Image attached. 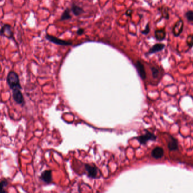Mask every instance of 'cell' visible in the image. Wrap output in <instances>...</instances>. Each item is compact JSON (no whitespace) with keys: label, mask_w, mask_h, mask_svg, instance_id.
I'll return each instance as SVG.
<instances>
[{"label":"cell","mask_w":193,"mask_h":193,"mask_svg":"<svg viewBox=\"0 0 193 193\" xmlns=\"http://www.w3.org/2000/svg\"><path fill=\"white\" fill-rule=\"evenodd\" d=\"M7 82L11 89H22L19 77L15 72L10 71L9 73L7 76Z\"/></svg>","instance_id":"obj_1"},{"label":"cell","mask_w":193,"mask_h":193,"mask_svg":"<svg viewBox=\"0 0 193 193\" xmlns=\"http://www.w3.org/2000/svg\"><path fill=\"white\" fill-rule=\"evenodd\" d=\"M145 131H146L145 134L139 136L137 137H136V139L141 145H146L149 141H156L157 138V136L156 135L146 129H145Z\"/></svg>","instance_id":"obj_2"},{"label":"cell","mask_w":193,"mask_h":193,"mask_svg":"<svg viewBox=\"0 0 193 193\" xmlns=\"http://www.w3.org/2000/svg\"><path fill=\"white\" fill-rule=\"evenodd\" d=\"M85 168L88 177L93 179H96L100 177V171L96 167L91 166L89 164H85Z\"/></svg>","instance_id":"obj_3"},{"label":"cell","mask_w":193,"mask_h":193,"mask_svg":"<svg viewBox=\"0 0 193 193\" xmlns=\"http://www.w3.org/2000/svg\"><path fill=\"white\" fill-rule=\"evenodd\" d=\"M184 27V22L182 19H179L173 25L172 33L175 37H179L182 33Z\"/></svg>","instance_id":"obj_4"},{"label":"cell","mask_w":193,"mask_h":193,"mask_svg":"<svg viewBox=\"0 0 193 193\" xmlns=\"http://www.w3.org/2000/svg\"><path fill=\"white\" fill-rule=\"evenodd\" d=\"M45 38H46L48 41L51 42L53 44H55L56 45H61V46H69L73 44V42L71 41L63 40L62 39L55 37L53 36L47 35L45 36Z\"/></svg>","instance_id":"obj_5"},{"label":"cell","mask_w":193,"mask_h":193,"mask_svg":"<svg viewBox=\"0 0 193 193\" xmlns=\"http://www.w3.org/2000/svg\"><path fill=\"white\" fill-rule=\"evenodd\" d=\"M0 35L8 38H13V32L10 24H5L0 29Z\"/></svg>","instance_id":"obj_6"},{"label":"cell","mask_w":193,"mask_h":193,"mask_svg":"<svg viewBox=\"0 0 193 193\" xmlns=\"http://www.w3.org/2000/svg\"><path fill=\"white\" fill-rule=\"evenodd\" d=\"M169 136V141L168 142V148L170 152H174L179 150V142L176 138H175L172 135Z\"/></svg>","instance_id":"obj_7"},{"label":"cell","mask_w":193,"mask_h":193,"mask_svg":"<svg viewBox=\"0 0 193 193\" xmlns=\"http://www.w3.org/2000/svg\"><path fill=\"white\" fill-rule=\"evenodd\" d=\"M13 97L14 101L18 104L23 105L24 104V99L21 89L13 90Z\"/></svg>","instance_id":"obj_8"},{"label":"cell","mask_w":193,"mask_h":193,"mask_svg":"<svg viewBox=\"0 0 193 193\" xmlns=\"http://www.w3.org/2000/svg\"><path fill=\"white\" fill-rule=\"evenodd\" d=\"M135 66L137 69L138 75L142 80H145L146 78V72L145 70V66L144 64L140 61H137L135 63Z\"/></svg>","instance_id":"obj_9"},{"label":"cell","mask_w":193,"mask_h":193,"mask_svg":"<svg viewBox=\"0 0 193 193\" xmlns=\"http://www.w3.org/2000/svg\"><path fill=\"white\" fill-rule=\"evenodd\" d=\"M152 157L155 159H159L162 158L164 155V149L160 146H156L152 150Z\"/></svg>","instance_id":"obj_10"},{"label":"cell","mask_w":193,"mask_h":193,"mask_svg":"<svg viewBox=\"0 0 193 193\" xmlns=\"http://www.w3.org/2000/svg\"><path fill=\"white\" fill-rule=\"evenodd\" d=\"M154 36L157 41H162L166 39V31L165 28L156 29L154 32Z\"/></svg>","instance_id":"obj_11"},{"label":"cell","mask_w":193,"mask_h":193,"mask_svg":"<svg viewBox=\"0 0 193 193\" xmlns=\"http://www.w3.org/2000/svg\"><path fill=\"white\" fill-rule=\"evenodd\" d=\"M165 47H166V45L164 44H162V43L155 44V45H153L152 48L149 49L147 54L150 55L152 54H155L158 52H161L163 50H164Z\"/></svg>","instance_id":"obj_12"},{"label":"cell","mask_w":193,"mask_h":193,"mask_svg":"<svg viewBox=\"0 0 193 193\" xmlns=\"http://www.w3.org/2000/svg\"><path fill=\"white\" fill-rule=\"evenodd\" d=\"M159 12L162 15V18L165 19L166 20L169 19V11L171 10V9L168 6H166L165 5H163L162 6L159 7L158 9Z\"/></svg>","instance_id":"obj_13"},{"label":"cell","mask_w":193,"mask_h":193,"mask_svg":"<svg viewBox=\"0 0 193 193\" xmlns=\"http://www.w3.org/2000/svg\"><path fill=\"white\" fill-rule=\"evenodd\" d=\"M40 179L42 181L46 183H51L52 181V171L46 170L42 173Z\"/></svg>","instance_id":"obj_14"},{"label":"cell","mask_w":193,"mask_h":193,"mask_svg":"<svg viewBox=\"0 0 193 193\" xmlns=\"http://www.w3.org/2000/svg\"><path fill=\"white\" fill-rule=\"evenodd\" d=\"M71 10L73 12V14L75 16H79L83 14L84 12L83 8L80 7L79 6L76 5L75 4H73L71 6Z\"/></svg>","instance_id":"obj_15"},{"label":"cell","mask_w":193,"mask_h":193,"mask_svg":"<svg viewBox=\"0 0 193 193\" xmlns=\"http://www.w3.org/2000/svg\"><path fill=\"white\" fill-rule=\"evenodd\" d=\"M151 71H152V75L154 79H157L160 76L162 77L161 75V71L158 67L152 66L151 67Z\"/></svg>","instance_id":"obj_16"},{"label":"cell","mask_w":193,"mask_h":193,"mask_svg":"<svg viewBox=\"0 0 193 193\" xmlns=\"http://www.w3.org/2000/svg\"><path fill=\"white\" fill-rule=\"evenodd\" d=\"M72 18V16L71 15L70 10L69 8H67L62 13V15L61 17L60 21H66V20H69L71 19Z\"/></svg>","instance_id":"obj_17"},{"label":"cell","mask_w":193,"mask_h":193,"mask_svg":"<svg viewBox=\"0 0 193 193\" xmlns=\"http://www.w3.org/2000/svg\"><path fill=\"white\" fill-rule=\"evenodd\" d=\"M8 185V181L6 179H4L0 181V193H6V187Z\"/></svg>","instance_id":"obj_18"},{"label":"cell","mask_w":193,"mask_h":193,"mask_svg":"<svg viewBox=\"0 0 193 193\" xmlns=\"http://www.w3.org/2000/svg\"><path fill=\"white\" fill-rule=\"evenodd\" d=\"M186 43L190 49L193 48V34L187 36L186 39Z\"/></svg>","instance_id":"obj_19"},{"label":"cell","mask_w":193,"mask_h":193,"mask_svg":"<svg viewBox=\"0 0 193 193\" xmlns=\"http://www.w3.org/2000/svg\"><path fill=\"white\" fill-rule=\"evenodd\" d=\"M185 17L190 22H193V11L188 10L185 13Z\"/></svg>","instance_id":"obj_20"},{"label":"cell","mask_w":193,"mask_h":193,"mask_svg":"<svg viewBox=\"0 0 193 193\" xmlns=\"http://www.w3.org/2000/svg\"><path fill=\"white\" fill-rule=\"evenodd\" d=\"M150 23H148L146 25V27H145V29L144 30H142L141 31L142 34V35H148V33H150Z\"/></svg>","instance_id":"obj_21"},{"label":"cell","mask_w":193,"mask_h":193,"mask_svg":"<svg viewBox=\"0 0 193 193\" xmlns=\"http://www.w3.org/2000/svg\"><path fill=\"white\" fill-rule=\"evenodd\" d=\"M84 33V29L82 28H79L77 31H76V33L77 35H79V36H81V35H83Z\"/></svg>","instance_id":"obj_22"},{"label":"cell","mask_w":193,"mask_h":193,"mask_svg":"<svg viewBox=\"0 0 193 193\" xmlns=\"http://www.w3.org/2000/svg\"><path fill=\"white\" fill-rule=\"evenodd\" d=\"M132 13H133V10H132V9H128V10H127V11H126L125 15H126L127 17H131Z\"/></svg>","instance_id":"obj_23"},{"label":"cell","mask_w":193,"mask_h":193,"mask_svg":"<svg viewBox=\"0 0 193 193\" xmlns=\"http://www.w3.org/2000/svg\"><path fill=\"white\" fill-rule=\"evenodd\" d=\"M0 1H1V0H0Z\"/></svg>","instance_id":"obj_24"}]
</instances>
